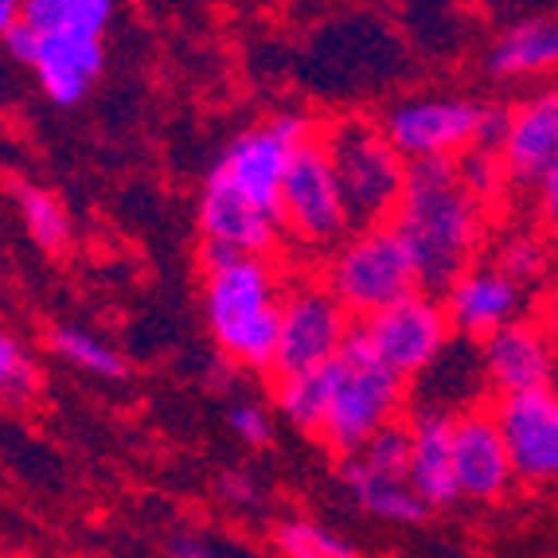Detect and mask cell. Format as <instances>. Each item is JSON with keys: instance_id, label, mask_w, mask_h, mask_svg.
Masks as SVG:
<instances>
[{"instance_id": "9c48e42d", "label": "cell", "mask_w": 558, "mask_h": 558, "mask_svg": "<svg viewBox=\"0 0 558 558\" xmlns=\"http://www.w3.org/2000/svg\"><path fill=\"white\" fill-rule=\"evenodd\" d=\"M281 231L286 242L308 254H332L355 231L320 133L305 141L289 160L286 184H281Z\"/></svg>"}, {"instance_id": "4dcf8cb0", "label": "cell", "mask_w": 558, "mask_h": 558, "mask_svg": "<svg viewBox=\"0 0 558 558\" xmlns=\"http://www.w3.org/2000/svg\"><path fill=\"white\" fill-rule=\"evenodd\" d=\"M531 192V211H535V223L539 231L547 234L550 242L558 246V160L543 172L535 184L527 187Z\"/></svg>"}, {"instance_id": "5b68a950", "label": "cell", "mask_w": 558, "mask_h": 558, "mask_svg": "<svg viewBox=\"0 0 558 558\" xmlns=\"http://www.w3.org/2000/svg\"><path fill=\"white\" fill-rule=\"evenodd\" d=\"M320 281L336 293V301L355 320L372 317L379 308L410 298L422 289L418 266L410 258L407 242L399 239L391 223L383 227H355L332 254H325Z\"/></svg>"}, {"instance_id": "ba28073f", "label": "cell", "mask_w": 558, "mask_h": 558, "mask_svg": "<svg viewBox=\"0 0 558 558\" xmlns=\"http://www.w3.org/2000/svg\"><path fill=\"white\" fill-rule=\"evenodd\" d=\"M355 344L372 352L383 367H391L407 383H418L422 375L453 348V325L441 305V293L414 289L410 298L379 308L372 317L355 320Z\"/></svg>"}, {"instance_id": "2e32d148", "label": "cell", "mask_w": 558, "mask_h": 558, "mask_svg": "<svg viewBox=\"0 0 558 558\" xmlns=\"http://www.w3.org/2000/svg\"><path fill=\"white\" fill-rule=\"evenodd\" d=\"M500 160L520 187H531L558 160V83L539 86L508 106Z\"/></svg>"}, {"instance_id": "7a4b0ae2", "label": "cell", "mask_w": 558, "mask_h": 558, "mask_svg": "<svg viewBox=\"0 0 558 558\" xmlns=\"http://www.w3.org/2000/svg\"><path fill=\"white\" fill-rule=\"evenodd\" d=\"M281 266L274 258L204 262V320L215 352L239 372H274L286 301Z\"/></svg>"}, {"instance_id": "836d02e7", "label": "cell", "mask_w": 558, "mask_h": 558, "mask_svg": "<svg viewBox=\"0 0 558 558\" xmlns=\"http://www.w3.org/2000/svg\"><path fill=\"white\" fill-rule=\"evenodd\" d=\"M24 24V0H0V39Z\"/></svg>"}, {"instance_id": "ffe728a7", "label": "cell", "mask_w": 558, "mask_h": 558, "mask_svg": "<svg viewBox=\"0 0 558 558\" xmlns=\"http://www.w3.org/2000/svg\"><path fill=\"white\" fill-rule=\"evenodd\" d=\"M493 266H500L523 289H547L558 278V246L539 227H512L493 242Z\"/></svg>"}, {"instance_id": "83f0119b", "label": "cell", "mask_w": 558, "mask_h": 558, "mask_svg": "<svg viewBox=\"0 0 558 558\" xmlns=\"http://www.w3.org/2000/svg\"><path fill=\"white\" fill-rule=\"evenodd\" d=\"M227 429H231L234 441H242L246 449H266L274 441L270 410L254 399H239L227 407Z\"/></svg>"}, {"instance_id": "4fadbf2b", "label": "cell", "mask_w": 558, "mask_h": 558, "mask_svg": "<svg viewBox=\"0 0 558 558\" xmlns=\"http://www.w3.org/2000/svg\"><path fill=\"white\" fill-rule=\"evenodd\" d=\"M508 453H512L515 481L531 488L558 484V387L543 391L504 395L493 402Z\"/></svg>"}, {"instance_id": "cb8c5ba5", "label": "cell", "mask_w": 558, "mask_h": 558, "mask_svg": "<svg viewBox=\"0 0 558 558\" xmlns=\"http://www.w3.org/2000/svg\"><path fill=\"white\" fill-rule=\"evenodd\" d=\"M16 196V211L24 231L32 234L44 254H63L71 246V234H75V223H71V211H66L63 199L51 192V187L39 184H16L12 187Z\"/></svg>"}, {"instance_id": "44dd1931", "label": "cell", "mask_w": 558, "mask_h": 558, "mask_svg": "<svg viewBox=\"0 0 558 558\" xmlns=\"http://www.w3.org/2000/svg\"><path fill=\"white\" fill-rule=\"evenodd\" d=\"M332 402V363L298 375H274V407L301 434H320Z\"/></svg>"}, {"instance_id": "f1b7e54d", "label": "cell", "mask_w": 558, "mask_h": 558, "mask_svg": "<svg viewBox=\"0 0 558 558\" xmlns=\"http://www.w3.org/2000/svg\"><path fill=\"white\" fill-rule=\"evenodd\" d=\"M215 496L219 504H227L231 512L246 515V512H258L262 504H266V488L254 473L246 469H223V473L215 476Z\"/></svg>"}, {"instance_id": "603a6c76", "label": "cell", "mask_w": 558, "mask_h": 558, "mask_svg": "<svg viewBox=\"0 0 558 558\" xmlns=\"http://www.w3.org/2000/svg\"><path fill=\"white\" fill-rule=\"evenodd\" d=\"M270 550L278 558H360V547L317 515H281L270 527Z\"/></svg>"}, {"instance_id": "d6a6232c", "label": "cell", "mask_w": 558, "mask_h": 558, "mask_svg": "<svg viewBox=\"0 0 558 558\" xmlns=\"http://www.w3.org/2000/svg\"><path fill=\"white\" fill-rule=\"evenodd\" d=\"M535 317L547 325V332L555 336V344H558V278L550 281L547 289H543V298H539V308H535Z\"/></svg>"}, {"instance_id": "4316f807", "label": "cell", "mask_w": 558, "mask_h": 558, "mask_svg": "<svg viewBox=\"0 0 558 558\" xmlns=\"http://www.w3.org/2000/svg\"><path fill=\"white\" fill-rule=\"evenodd\" d=\"M39 387V367L32 352L0 325V402H28Z\"/></svg>"}, {"instance_id": "7402d4cb", "label": "cell", "mask_w": 558, "mask_h": 558, "mask_svg": "<svg viewBox=\"0 0 558 558\" xmlns=\"http://www.w3.org/2000/svg\"><path fill=\"white\" fill-rule=\"evenodd\" d=\"M47 344H51V352H56L59 360L71 363L75 372L90 375V379H102V383L130 379V360H125L110 340L90 332V328L56 325L51 332H47Z\"/></svg>"}, {"instance_id": "3957f363", "label": "cell", "mask_w": 558, "mask_h": 558, "mask_svg": "<svg viewBox=\"0 0 558 558\" xmlns=\"http://www.w3.org/2000/svg\"><path fill=\"white\" fill-rule=\"evenodd\" d=\"M320 145L336 172L352 227H383L399 211L410 165L395 153L379 121L336 118L320 125Z\"/></svg>"}, {"instance_id": "52a82bcc", "label": "cell", "mask_w": 558, "mask_h": 558, "mask_svg": "<svg viewBox=\"0 0 558 558\" xmlns=\"http://www.w3.org/2000/svg\"><path fill=\"white\" fill-rule=\"evenodd\" d=\"M340 488L363 515H372L391 527H418L426 523L429 508L410 481V438L407 422L379 429L367 446L340 457L336 465Z\"/></svg>"}, {"instance_id": "30bf717a", "label": "cell", "mask_w": 558, "mask_h": 558, "mask_svg": "<svg viewBox=\"0 0 558 558\" xmlns=\"http://www.w3.org/2000/svg\"><path fill=\"white\" fill-rule=\"evenodd\" d=\"M379 125L407 165L457 160L461 153L481 149L484 102L465 94H410L383 113Z\"/></svg>"}, {"instance_id": "484cf974", "label": "cell", "mask_w": 558, "mask_h": 558, "mask_svg": "<svg viewBox=\"0 0 558 558\" xmlns=\"http://www.w3.org/2000/svg\"><path fill=\"white\" fill-rule=\"evenodd\" d=\"M453 165H457L461 184H465L484 207H493L496 199L512 187V177H508V168H504L496 149H469V153H461Z\"/></svg>"}, {"instance_id": "8992f818", "label": "cell", "mask_w": 558, "mask_h": 558, "mask_svg": "<svg viewBox=\"0 0 558 558\" xmlns=\"http://www.w3.org/2000/svg\"><path fill=\"white\" fill-rule=\"evenodd\" d=\"M317 133L320 125L305 113H274L227 141V149L219 153L207 180L223 184L227 192H234L258 211L281 219V184H286L289 160Z\"/></svg>"}, {"instance_id": "8fae6325", "label": "cell", "mask_w": 558, "mask_h": 558, "mask_svg": "<svg viewBox=\"0 0 558 558\" xmlns=\"http://www.w3.org/2000/svg\"><path fill=\"white\" fill-rule=\"evenodd\" d=\"M355 332V317L320 278H298L286 286L281 301L278 355L270 375H298L325 367L344 352Z\"/></svg>"}, {"instance_id": "f546056e", "label": "cell", "mask_w": 558, "mask_h": 558, "mask_svg": "<svg viewBox=\"0 0 558 558\" xmlns=\"http://www.w3.org/2000/svg\"><path fill=\"white\" fill-rule=\"evenodd\" d=\"M165 558H251V555H242V550H234L231 543L215 539V535H207V531L180 527L168 535Z\"/></svg>"}, {"instance_id": "9a60e30c", "label": "cell", "mask_w": 558, "mask_h": 558, "mask_svg": "<svg viewBox=\"0 0 558 558\" xmlns=\"http://www.w3.org/2000/svg\"><path fill=\"white\" fill-rule=\"evenodd\" d=\"M441 305H446L453 332L481 344L496 328L527 317V289L493 262H476L441 293Z\"/></svg>"}, {"instance_id": "7c38bea8", "label": "cell", "mask_w": 558, "mask_h": 558, "mask_svg": "<svg viewBox=\"0 0 558 558\" xmlns=\"http://www.w3.org/2000/svg\"><path fill=\"white\" fill-rule=\"evenodd\" d=\"M476 360H481L484 387L496 399L558 387V344L547 325L531 313L484 336L476 344Z\"/></svg>"}, {"instance_id": "5bb4252c", "label": "cell", "mask_w": 558, "mask_h": 558, "mask_svg": "<svg viewBox=\"0 0 558 558\" xmlns=\"http://www.w3.org/2000/svg\"><path fill=\"white\" fill-rule=\"evenodd\" d=\"M453 473H457V493L469 504H496L520 484L515 481L508 441H504L500 426H496L493 407L457 410Z\"/></svg>"}, {"instance_id": "277c9868", "label": "cell", "mask_w": 558, "mask_h": 558, "mask_svg": "<svg viewBox=\"0 0 558 558\" xmlns=\"http://www.w3.org/2000/svg\"><path fill=\"white\" fill-rule=\"evenodd\" d=\"M407 402L410 383L383 367L372 352H363L352 336L344 352L332 360V402L317 438L328 446V453L348 457L367 446L379 429L402 422Z\"/></svg>"}, {"instance_id": "e0dca14e", "label": "cell", "mask_w": 558, "mask_h": 558, "mask_svg": "<svg viewBox=\"0 0 558 558\" xmlns=\"http://www.w3.org/2000/svg\"><path fill=\"white\" fill-rule=\"evenodd\" d=\"M32 75L56 106H78L106 66L102 36L86 32H36Z\"/></svg>"}, {"instance_id": "ac0fdd59", "label": "cell", "mask_w": 558, "mask_h": 558, "mask_svg": "<svg viewBox=\"0 0 558 558\" xmlns=\"http://www.w3.org/2000/svg\"><path fill=\"white\" fill-rule=\"evenodd\" d=\"M453 410L438 407H418L407 418V438H410V481L426 500L429 512L449 508L461 500L457 493V473H453Z\"/></svg>"}, {"instance_id": "d4e9b609", "label": "cell", "mask_w": 558, "mask_h": 558, "mask_svg": "<svg viewBox=\"0 0 558 558\" xmlns=\"http://www.w3.org/2000/svg\"><path fill=\"white\" fill-rule=\"evenodd\" d=\"M113 0H24V24L32 32H86L106 36Z\"/></svg>"}, {"instance_id": "6da1fadb", "label": "cell", "mask_w": 558, "mask_h": 558, "mask_svg": "<svg viewBox=\"0 0 558 558\" xmlns=\"http://www.w3.org/2000/svg\"><path fill=\"white\" fill-rule=\"evenodd\" d=\"M391 227L407 242L429 293H446L488 246V207L461 184L453 160L410 165Z\"/></svg>"}, {"instance_id": "d6986e66", "label": "cell", "mask_w": 558, "mask_h": 558, "mask_svg": "<svg viewBox=\"0 0 558 558\" xmlns=\"http://www.w3.org/2000/svg\"><path fill=\"white\" fill-rule=\"evenodd\" d=\"M488 71L508 83L558 75V12L512 24L488 51Z\"/></svg>"}, {"instance_id": "1f68e13d", "label": "cell", "mask_w": 558, "mask_h": 558, "mask_svg": "<svg viewBox=\"0 0 558 558\" xmlns=\"http://www.w3.org/2000/svg\"><path fill=\"white\" fill-rule=\"evenodd\" d=\"M4 47H9V56L16 59V63L28 66L32 56H36V32H32L28 24H20V28H12L9 36H4Z\"/></svg>"}]
</instances>
